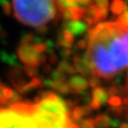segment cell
I'll return each instance as SVG.
<instances>
[{
  "label": "cell",
  "mask_w": 128,
  "mask_h": 128,
  "mask_svg": "<svg viewBox=\"0 0 128 128\" xmlns=\"http://www.w3.org/2000/svg\"><path fill=\"white\" fill-rule=\"evenodd\" d=\"M107 102L110 106H122V99L120 96H110Z\"/></svg>",
  "instance_id": "4fadbf2b"
},
{
  "label": "cell",
  "mask_w": 128,
  "mask_h": 128,
  "mask_svg": "<svg viewBox=\"0 0 128 128\" xmlns=\"http://www.w3.org/2000/svg\"><path fill=\"white\" fill-rule=\"evenodd\" d=\"M56 2H58V7L60 9V11L80 6L78 0H56Z\"/></svg>",
  "instance_id": "8fae6325"
},
{
  "label": "cell",
  "mask_w": 128,
  "mask_h": 128,
  "mask_svg": "<svg viewBox=\"0 0 128 128\" xmlns=\"http://www.w3.org/2000/svg\"><path fill=\"white\" fill-rule=\"evenodd\" d=\"M108 101V92L106 89L102 87L94 88V91L92 93V100L90 102V107L92 109L97 110L102 105L107 103Z\"/></svg>",
  "instance_id": "5b68a950"
},
{
  "label": "cell",
  "mask_w": 128,
  "mask_h": 128,
  "mask_svg": "<svg viewBox=\"0 0 128 128\" xmlns=\"http://www.w3.org/2000/svg\"><path fill=\"white\" fill-rule=\"evenodd\" d=\"M13 97L0 104V128H83L74 109L54 93H44L34 101Z\"/></svg>",
  "instance_id": "6da1fadb"
},
{
  "label": "cell",
  "mask_w": 128,
  "mask_h": 128,
  "mask_svg": "<svg viewBox=\"0 0 128 128\" xmlns=\"http://www.w3.org/2000/svg\"><path fill=\"white\" fill-rule=\"evenodd\" d=\"M85 60L92 76L110 80L128 68V29L116 21L101 22L90 29Z\"/></svg>",
  "instance_id": "7a4b0ae2"
},
{
  "label": "cell",
  "mask_w": 128,
  "mask_h": 128,
  "mask_svg": "<svg viewBox=\"0 0 128 128\" xmlns=\"http://www.w3.org/2000/svg\"><path fill=\"white\" fill-rule=\"evenodd\" d=\"M119 128H128V123L126 122H122L119 124Z\"/></svg>",
  "instance_id": "9a60e30c"
},
{
  "label": "cell",
  "mask_w": 128,
  "mask_h": 128,
  "mask_svg": "<svg viewBox=\"0 0 128 128\" xmlns=\"http://www.w3.org/2000/svg\"><path fill=\"white\" fill-rule=\"evenodd\" d=\"M87 27H88V24L86 22H82L80 20H69V22L65 26V29L76 36L84 34Z\"/></svg>",
  "instance_id": "8992f818"
},
{
  "label": "cell",
  "mask_w": 128,
  "mask_h": 128,
  "mask_svg": "<svg viewBox=\"0 0 128 128\" xmlns=\"http://www.w3.org/2000/svg\"><path fill=\"white\" fill-rule=\"evenodd\" d=\"M74 40H75V36H73L71 32H69L68 30L64 28V30L58 36V44L62 48H70L74 44Z\"/></svg>",
  "instance_id": "9c48e42d"
},
{
  "label": "cell",
  "mask_w": 128,
  "mask_h": 128,
  "mask_svg": "<svg viewBox=\"0 0 128 128\" xmlns=\"http://www.w3.org/2000/svg\"><path fill=\"white\" fill-rule=\"evenodd\" d=\"M127 9H128V4L126 3L125 0H112L110 10L113 14L120 15Z\"/></svg>",
  "instance_id": "30bf717a"
},
{
  "label": "cell",
  "mask_w": 128,
  "mask_h": 128,
  "mask_svg": "<svg viewBox=\"0 0 128 128\" xmlns=\"http://www.w3.org/2000/svg\"><path fill=\"white\" fill-rule=\"evenodd\" d=\"M89 86V83L88 81L82 77V76H78V75H75L74 77L71 78L70 80V87L75 91V92H81V91H84L88 88Z\"/></svg>",
  "instance_id": "52a82bcc"
},
{
  "label": "cell",
  "mask_w": 128,
  "mask_h": 128,
  "mask_svg": "<svg viewBox=\"0 0 128 128\" xmlns=\"http://www.w3.org/2000/svg\"><path fill=\"white\" fill-rule=\"evenodd\" d=\"M94 124H95V127L97 128H110L111 126H114L116 125V121L112 120L107 114H101V115H98L97 117L94 118Z\"/></svg>",
  "instance_id": "ba28073f"
},
{
  "label": "cell",
  "mask_w": 128,
  "mask_h": 128,
  "mask_svg": "<svg viewBox=\"0 0 128 128\" xmlns=\"http://www.w3.org/2000/svg\"><path fill=\"white\" fill-rule=\"evenodd\" d=\"M93 2L97 7H108L109 4L108 0H93Z\"/></svg>",
  "instance_id": "5bb4252c"
},
{
  "label": "cell",
  "mask_w": 128,
  "mask_h": 128,
  "mask_svg": "<svg viewBox=\"0 0 128 128\" xmlns=\"http://www.w3.org/2000/svg\"><path fill=\"white\" fill-rule=\"evenodd\" d=\"M15 17L23 24L42 27L56 13L54 0H12Z\"/></svg>",
  "instance_id": "3957f363"
},
{
  "label": "cell",
  "mask_w": 128,
  "mask_h": 128,
  "mask_svg": "<svg viewBox=\"0 0 128 128\" xmlns=\"http://www.w3.org/2000/svg\"><path fill=\"white\" fill-rule=\"evenodd\" d=\"M46 46L42 42L27 40L22 42L17 50V54L25 67L38 68L46 60Z\"/></svg>",
  "instance_id": "277c9868"
},
{
  "label": "cell",
  "mask_w": 128,
  "mask_h": 128,
  "mask_svg": "<svg viewBox=\"0 0 128 128\" xmlns=\"http://www.w3.org/2000/svg\"><path fill=\"white\" fill-rule=\"evenodd\" d=\"M120 26H122L125 29H128V9L125 10L123 13L120 14V16L115 20Z\"/></svg>",
  "instance_id": "7c38bea8"
}]
</instances>
